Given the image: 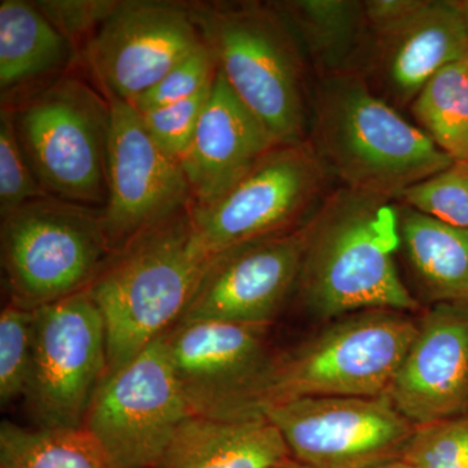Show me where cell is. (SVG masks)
Instances as JSON below:
<instances>
[{"mask_svg": "<svg viewBox=\"0 0 468 468\" xmlns=\"http://www.w3.org/2000/svg\"><path fill=\"white\" fill-rule=\"evenodd\" d=\"M277 144L218 70L198 128L180 162L192 207L214 202Z\"/></svg>", "mask_w": 468, "mask_h": 468, "instance_id": "cell-18", "label": "cell"}, {"mask_svg": "<svg viewBox=\"0 0 468 468\" xmlns=\"http://www.w3.org/2000/svg\"><path fill=\"white\" fill-rule=\"evenodd\" d=\"M418 332L408 313L367 310L335 319L273 358L268 405L307 397H383Z\"/></svg>", "mask_w": 468, "mask_h": 468, "instance_id": "cell-6", "label": "cell"}, {"mask_svg": "<svg viewBox=\"0 0 468 468\" xmlns=\"http://www.w3.org/2000/svg\"><path fill=\"white\" fill-rule=\"evenodd\" d=\"M375 468H417L414 464L410 463L409 461L399 458V460H393L387 462V463L380 464V466Z\"/></svg>", "mask_w": 468, "mask_h": 468, "instance_id": "cell-33", "label": "cell"}, {"mask_svg": "<svg viewBox=\"0 0 468 468\" xmlns=\"http://www.w3.org/2000/svg\"><path fill=\"white\" fill-rule=\"evenodd\" d=\"M409 110L440 150L454 162H468V57L436 73Z\"/></svg>", "mask_w": 468, "mask_h": 468, "instance_id": "cell-24", "label": "cell"}, {"mask_svg": "<svg viewBox=\"0 0 468 468\" xmlns=\"http://www.w3.org/2000/svg\"><path fill=\"white\" fill-rule=\"evenodd\" d=\"M289 457L282 433L264 415H192L176 431L155 468H272Z\"/></svg>", "mask_w": 468, "mask_h": 468, "instance_id": "cell-19", "label": "cell"}, {"mask_svg": "<svg viewBox=\"0 0 468 468\" xmlns=\"http://www.w3.org/2000/svg\"><path fill=\"white\" fill-rule=\"evenodd\" d=\"M384 397L415 427L468 414L467 304L424 314Z\"/></svg>", "mask_w": 468, "mask_h": 468, "instance_id": "cell-17", "label": "cell"}, {"mask_svg": "<svg viewBox=\"0 0 468 468\" xmlns=\"http://www.w3.org/2000/svg\"><path fill=\"white\" fill-rule=\"evenodd\" d=\"M292 457L310 468H375L405 454L417 427L387 397H307L268 405Z\"/></svg>", "mask_w": 468, "mask_h": 468, "instance_id": "cell-12", "label": "cell"}, {"mask_svg": "<svg viewBox=\"0 0 468 468\" xmlns=\"http://www.w3.org/2000/svg\"><path fill=\"white\" fill-rule=\"evenodd\" d=\"M36 343L24 401L45 430L84 427L95 392L109 374L103 315L88 292L36 310Z\"/></svg>", "mask_w": 468, "mask_h": 468, "instance_id": "cell-9", "label": "cell"}, {"mask_svg": "<svg viewBox=\"0 0 468 468\" xmlns=\"http://www.w3.org/2000/svg\"><path fill=\"white\" fill-rule=\"evenodd\" d=\"M397 203L449 226L468 228V162H454L409 187Z\"/></svg>", "mask_w": 468, "mask_h": 468, "instance_id": "cell-26", "label": "cell"}, {"mask_svg": "<svg viewBox=\"0 0 468 468\" xmlns=\"http://www.w3.org/2000/svg\"><path fill=\"white\" fill-rule=\"evenodd\" d=\"M462 12H463L464 23H466L468 33V0H462L461 2Z\"/></svg>", "mask_w": 468, "mask_h": 468, "instance_id": "cell-35", "label": "cell"}, {"mask_svg": "<svg viewBox=\"0 0 468 468\" xmlns=\"http://www.w3.org/2000/svg\"><path fill=\"white\" fill-rule=\"evenodd\" d=\"M271 325L178 323L165 335L178 387L196 417L263 415L264 392L276 351Z\"/></svg>", "mask_w": 468, "mask_h": 468, "instance_id": "cell-10", "label": "cell"}, {"mask_svg": "<svg viewBox=\"0 0 468 468\" xmlns=\"http://www.w3.org/2000/svg\"><path fill=\"white\" fill-rule=\"evenodd\" d=\"M399 205L403 258L428 301L468 306V228Z\"/></svg>", "mask_w": 468, "mask_h": 468, "instance_id": "cell-20", "label": "cell"}, {"mask_svg": "<svg viewBox=\"0 0 468 468\" xmlns=\"http://www.w3.org/2000/svg\"><path fill=\"white\" fill-rule=\"evenodd\" d=\"M291 27L315 77L350 72L363 45V0L272 2Z\"/></svg>", "mask_w": 468, "mask_h": 468, "instance_id": "cell-21", "label": "cell"}, {"mask_svg": "<svg viewBox=\"0 0 468 468\" xmlns=\"http://www.w3.org/2000/svg\"><path fill=\"white\" fill-rule=\"evenodd\" d=\"M75 46L46 17L36 2H0V89L3 97L69 66Z\"/></svg>", "mask_w": 468, "mask_h": 468, "instance_id": "cell-22", "label": "cell"}, {"mask_svg": "<svg viewBox=\"0 0 468 468\" xmlns=\"http://www.w3.org/2000/svg\"><path fill=\"white\" fill-rule=\"evenodd\" d=\"M218 76V64L208 46L203 43L189 57L163 77L149 91L132 101L138 113L169 106L189 100L214 84Z\"/></svg>", "mask_w": 468, "mask_h": 468, "instance_id": "cell-28", "label": "cell"}, {"mask_svg": "<svg viewBox=\"0 0 468 468\" xmlns=\"http://www.w3.org/2000/svg\"><path fill=\"white\" fill-rule=\"evenodd\" d=\"M50 197L42 189L15 129L7 106L0 111V215L9 214L27 202Z\"/></svg>", "mask_w": 468, "mask_h": 468, "instance_id": "cell-27", "label": "cell"}, {"mask_svg": "<svg viewBox=\"0 0 468 468\" xmlns=\"http://www.w3.org/2000/svg\"><path fill=\"white\" fill-rule=\"evenodd\" d=\"M272 468H310L306 466V464L302 463V462L295 460V458L289 457L288 460L282 461V463L276 464L275 467Z\"/></svg>", "mask_w": 468, "mask_h": 468, "instance_id": "cell-34", "label": "cell"}, {"mask_svg": "<svg viewBox=\"0 0 468 468\" xmlns=\"http://www.w3.org/2000/svg\"><path fill=\"white\" fill-rule=\"evenodd\" d=\"M420 3L421 0H363L367 33L399 23L411 15Z\"/></svg>", "mask_w": 468, "mask_h": 468, "instance_id": "cell-32", "label": "cell"}, {"mask_svg": "<svg viewBox=\"0 0 468 468\" xmlns=\"http://www.w3.org/2000/svg\"><path fill=\"white\" fill-rule=\"evenodd\" d=\"M190 9L230 90L277 144L307 143L313 70L272 2L202 3Z\"/></svg>", "mask_w": 468, "mask_h": 468, "instance_id": "cell-4", "label": "cell"}, {"mask_svg": "<svg viewBox=\"0 0 468 468\" xmlns=\"http://www.w3.org/2000/svg\"><path fill=\"white\" fill-rule=\"evenodd\" d=\"M0 241L9 301L30 310L88 291L112 252L101 209L54 197L2 217Z\"/></svg>", "mask_w": 468, "mask_h": 468, "instance_id": "cell-7", "label": "cell"}, {"mask_svg": "<svg viewBox=\"0 0 468 468\" xmlns=\"http://www.w3.org/2000/svg\"><path fill=\"white\" fill-rule=\"evenodd\" d=\"M402 458L417 468H468V414L417 427Z\"/></svg>", "mask_w": 468, "mask_h": 468, "instance_id": "cell-29", "label": "cell"}, {"mask_svg": "<svg viewBox=\"0 0 468 468\" xmlns=\"http://www.w3.org/2000/svg\"><path fill=\"white\" fill-rule=\"evenodd\" d=\"M189 417L163 335L107 374L92 399L84 428L117 468H155L176 431Z\"/></svg>", "mask_w": 468, "mask_h": 468, "instance_id": "cell-11", "label": "cell"}, {"mask_svg": "<svg viewBox=\"0 0 468 468\" xmlns=\"http://www.w3.org/2000/svg\"><path fill=\"white\" fill-rule=\"evenodd\" d=\"M36 310L14 302L0 314V403L3 408L26 394L36 343Z\"/></svg>", "mask_w": 468, "mask_h": 468, "instance_id": "cell-25", "label": "cell"}, {"mask_svg": "<svg viewBox=\"0 0 468 468\" xmlns=\"http://www.w3.org/2000/svg\"><path fill=\"white\" fill-rule=\"evenodd\" d=\"M331 175L309 143L277 144L214 202L190 206L211 257L303 226L329 190Z\"/></svg>", "mask_w": 468, "mask_h": 468, "instance_id": "cell-8", "label": "cell"}, {"mask_svg": "<svg viewBox=\"0 0 468 468\" xmlns=\"http://www.w3.org/2000/svg\"><path fill=\"white\" fill-rule=\"evenodd\" d=\"M0 468H117L84 427L26 428L3 421Z\"/></svg>", "mask_w": 468, "mask_h": 468, "instance_id": "cell-23", "label": "cell"}, {"mask_svg": "<svg viewBox=\"0 0 468 468\" xmlns=\"http://www.w3.org/2000/svg\"><path fill=\"white\" fill-rule=\"evenodd\" d=\"M307 143L341 186L394 202L454 163L353 72L314 80Z\"/></svg>", "mask_w": 468, "mask_h": 468, "instance_id": "cell-2", "label": "cell"}, {"mask_svg": "<svg viewBox=\"0 0 468 468\" xmlns=\"http://www.w3.org/2000/svg\"><path fill=\"white\" fill-rule=\"evenodd\" d=\"M306 223L214 255L178 323L272 325L297 289Z\"/></svg>", "mask_w": 468, "mask_h": 468, "instance_id": "cell-14", "label": "cell"}, {"mask_svg": "<svg viewBox=\"0 0 468 468\" xmlns=\"http://www.w3.org/2000/svg\"><path fill=\"white\" fill-rule=\"evenodd\" d=\"M212 85L189 100L140 113L144 128L154 143L176 162H181L192 144L211 94Z\"/></svg>", "mask_w": 468, "mask_h": 468, "instance_id": "cell-30", "label": "cell"}, {"mask_svg": "<svg viewBox=\"0 0 468 468\" xmlns=\"http://www.w3.org/2000/svg\"><path fill=\"white\" fill-rule=\"evenodd\" d=\"M467 57L461 2L421 0L399 23L367 33L350 72L397 110H409L436 73Z\"/></svg>", "mask_w": 468, "mask_h": 468, "instance_id": "cell-16", "label": "cell"}, {"mask_svg": "<svg viewBox=\"0 0 468 468\" xmlns=\"http://www.w3.org/2000/svg\"><path fill=\"white\" fill-rule=\"evenodd\" d=\"M203 43L190 5L131 0L116 3L80 52L98 89L131 104Z\"/></svg>", "mask_w": 468, "mask_h": 468, "instance_id": "cell-13", "label": "cell"}, {"mask_svg": "<svg viewBox=\"0 0 468 468\" xmlns=\"http://www.w3.org/2000/svg\"><path fill=\"white\" fill-rule=\"evenodd\" d=\"M189 208L111 252L86 291L106 324L109 372L171 331L192 300L212 257Z\"/></svg>", "mask_w": 468, "mask_h": 468, "instance_id": "cell-3", "label": "cell"}, {"mask_svg": "<svg viewBox=\"0 0 468 468\" xmlns=\"http://www.w3.org/2000/svg\"><path fill=\"white\" fill-rule=\"evenodd\" d=\"M112 110L109 147V197L101 220L111 249L192 206L180 163L147 133L140 113L126 101L107 98Z\"/></svg>", "mask_w": 468, "mask_h": 468, "instance_id": "cell-15", "label": "cell"}, {"mask_svg": "<svg viewBox=\"0 0 468 468\" xmlns=\"http://www.w3.org/2000/svg\"><path fill=\"white\" fill-rule=\"evenodd\" d=\"M58 32L81 50L89 37L106 20L117 2L112 0H43L36 2Z\"/></svg>", "mask_w": 468, "mask_h": 468, "instance_id": "cell-31", "label": "cell"}, {"mask_svg": "<svg viewBox=\"0 0 468 468\" xmlns=\"http://www.w3.org/2000/svg\"><path fill=\"white\" fill-rule=\"evenodd\" d=\"M306 229L295 294L314 316L420 310L396 264L401 246L397 202L340 185L326 194Z\"/></svg>", "mask_w": 468, "mask_h": 468, "instance_id": "cell-1", "label": "cell"}, {"mask_svg": "<svg viewBox=\"0 0 468 468\" xmlns=\"http://www.w3.org/2000/svg\"><path fill=\"white\" fill-rule=\"evenodd\" d=\"M27 162L46 194L101 209L109 197L112 110L101 90L63 73L11 107Z\"/></svg>", "mask_w": 468, "mask_h": 468, "instance_id": "cell-5", "label": "cell"}]
</instances>
